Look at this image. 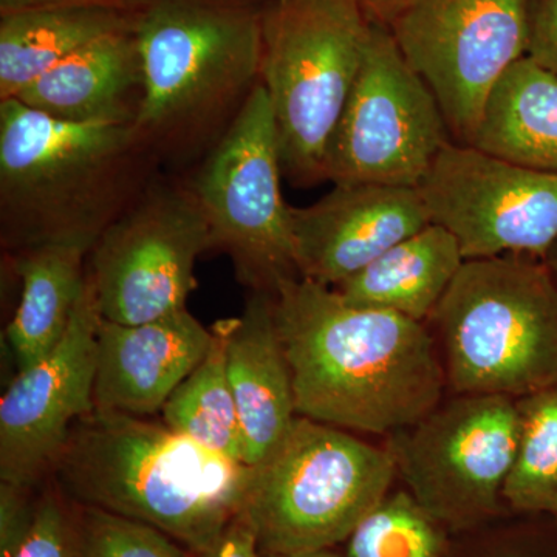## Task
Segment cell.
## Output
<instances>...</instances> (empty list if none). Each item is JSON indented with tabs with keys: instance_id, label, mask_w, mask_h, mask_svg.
Wrapping results in <instances>:
<instances>
[{
	"instance_id": "obj_1",
	"label": "cell",
	"mask_w": 557,
	"mask_h": 557,
	"mask_svg": "<svg viewBox=\"0 0 557 557\" xmlns=\"http://www.w3.org/2000/svg\"><path fill=\"white\" fill-rule=\"evenodd\" d=\"M273 299L299 417L388 437L443 401L448 381L426 322L357 306L304 277Z\"/></svg>"
},
{
	"instance_id": "obj_2",
	"label": "cell",
	"mask_w": 557,
	"mask_h": 557,
	"mask_svg": "<svg viewBox=\"0 0 557 557\" xmlns=\"http://www.w3.org/2000/svg\"><path fill=\"white\" fill-rule=\"evenodd\" d=\"M161 172L134 123H69L0 101V245L91 249Z\"/></svg>"
},
{
	"instance_id": "obj_3",
	"label": "cell",
	"mask_w": 557,
	"mask_h": 557,
	"mask_svg": "<svg viewBox=\"0 0 557 557\" xmlns=\"http://www.w3.org/2000/svg\"><path fill=\"white\" fill-rule=\"evenodd\" d=\"M270 0H146L135 20L145 94L134 126L161 168L189 174L258 89Z\"/></svg>"
},
{
	"instance_id": "obj_4",
	"label": "cell",
	"mask_w": 557,
	"mask_h": 557,
	"mask_svg": "<svg viewBox=\"0 0 557 557\" xmlns=\"http://www.w3.org/2000/svg\"><path fill=\"white\" fill-rule=\"evenodd\" d=\"M54 474L83 507L148 523L190 553L242 511L251 468L164 423L94 410L70 431Z\"/></svg>"
},
{
	"instance_id": "obj_5",
	"label": "cell",
	"mask_w": 557,
	"mask_h": 557,
	"mask_svg": "<svg viewBox=\"0 0 557 557\" xmlns=\"http://www.w3.org/2000/svg\"><path fill=\"white\" fill-rule=\"evenodd\" d=\"M431 322L454 394L522 398L557 386V281L547 260H465Z\"/></svg>"
},
{
	"instance_id": "obj_6",
	"label": "cell",
	"mask_w": 557,
	"mask_h": 557,
	"mask_svg": "<svg viewBox=\"0 0 557 557\" xmlns=\"http://www.w3.org/2000/svg\"><path fill=\"white\" fill-rule=\"evenodd\" d=\"M372 22L358 0H270L262 76L282 174L295 188L327 182L332 139L358 78Z\"/></svg>"
},
{
	"instance_id": "obj_7",
	"label": "cell",
	"mask_w": 557,
	"mask_h": 557,
	"mask_svg": "<svg viewBox=\"0 0 557 557\" xmlns=\"http://www.w3.org/2000/svg\"><path fill=\"white\" fill-rule=\"evenodd\" d=\"M397 478L387 445L298 416L276 450L251 468L242 511L260 553L332 548L379 507Z\"/></svg>"
},
{
	"instance_id": "obj_8",
	"label": "cell",
	"mask_w": 557,
	"mask_h": 557,
	"mask_svg": "<svg viewBox=\"0 0 557 557\" xmlns=\"http://www.w3.org/2000/svg\"><path fill=\"white\" fill-rule=\"evenodd\" d=\"M188 175L214 249L230 256L240 284L274 296L300 277L292 207L282 194L276 127L262 83L218 146Z\"/></svg>"
},
{
	"instance_id": "obj_9",
	"label": "cell",
	"mask_w": 557,
	"mask_h": 557,
	"mask_svg": "<svg viewBox=\"0 0 557 557\" xmlns=\"http://www.w3.org/2000/svg\"><path fill=\"white\" fill-rule=\"evenodd\" d=\"M208 249L211 230L189 175L161 172L91 248L87 271L102 319L145 324L185 310Z\"/></svg>"
},
{
	"instance_id": "obj_10",
	"label": "cell",
	"mask_w": 557,
	"mask_h": 557,
	"mask_svg": "<svg viewBox=\"0 0 557 557\" xmlns=\"http://www.w3.org/2000/svg\"><path fill=\"white\" fill-rule=\"evenodd\" d=\"M518 438L515 398L456 394L386 445L421 508L437 523L467 528L497 511Z\"/></svg>"
},
{
	"instance_id": "obj_11",
	"label": "cell",
	"mask_w": 557,
	"mask_h": 557,
	"mask_svg": "<svg viewBox=\"0 0 557 557\" xmlns=\"http://www.w3.org/2000/svg\"><path fill=\"white\" fill-rule=\"evenodd\" d=\"M450 141L453 135L428 84L405 60L391 32L372 25L358 78L330 145L327 182L420 188Z\"/></svg>"
},
{
	"instance_id": "obj_12",
	"label": "cell",
	"mask_w": 557,
	"mask_h": 557,
	"mask_svg": "<svg viewBox=\"0 0 557 557\" xmlns=\"http://www.w3.org/2000/svg\"><path fill=\"white\" fill-rule=\"evenodd\" d=\"M528 10L530 0H409L387 28L454 141L471 145L491 91L527 57Z\"/></svg>"
},
{
	"instance_id": "obj_13",
	"label": "cell",
	"mask_w": 557,
	"mask_h": 557,
	"mask_svg": "<svg viewBox=\"0 0 557 557\" xmlns=\"http://www.w3.org/2000/svg\"><path fill=\"white\" fill-rule=\"evenodd\" d=\"M431 220L457 237L465 260L545 259L557 244V174L450 141L420 185Z\"/></svg>"
},
{
	"instance_id": "obj_14",
	"label": "cell",
	"mask_w": 557,
	"mask_h": 557,
	"mask_svg": "<svg viewBox=\"0 0 557 557\" xmlns=\"http://www.w3.org/2000/svg\"><path fill=\"white\" fill-rule=\"evenodd\" d=\"M102 317L89 271L64 336L17 372L0 399V480L32 487L49 471L73 426L95 410Z\"/></svg>"
},
{
	"instance_id": "obj_15",
	"label": "cell",
	"mask_w": 557,
	"mask_h": 557,
	"mask_svg": "<svg viewBox=\"0 0 557 557\" xmlns=\"http://www.w3.org/2000/svg\"><path fill=\"white\" fill-rule=\"evenodd\" d=\"M432 223L420 188L344 183L292 207L300 277L335 288Z\"/></svg>"
},
{
	"instance_id": "obj_16",
	"label": "cell",
	"mask_w": 557,
	"mask_h": 557,
	"mask_svg": "<svg viewBox=\"0 0 557 557\" xmlns=\"http://www.w3.org/2000/svg\"><path fill=\"white\" fill-rule=\"evenodd\" d=\"M211 341L212 330L188 309L145 324L124 325L102 319L95 410L156 416L199 366Z\"/></svg>"
},
{
	"instance_id": "obj_17",
	"label": "cell",
	"mask_w": 557,
	"mask_h": 557,
	"mask_svg": "<svg viewBox=\"0 0 557 557\" xmlns=\"http://www.w3.org/2000/svg\"><path fill=\"white\" fill-rule=\"evenodd\" d=\"M226 370L239 416L244 465L256 468L287 437L298 417L273 296L251 292L244 311L233 318Z\"/></svg>"
},
{
	"instance_id": "obj_18",
	"label": "cell",
	"mask_w": 557,
	"mask_h": 557,
	"mask_svg": "<svg viewBox=\"0 0 557 557\" xmlns=\"http://www.w3.org/2000/svg\"><path fill=\"white\" fill-rule=\"evenodd\" d=\"M134 28L91 40L13 100L69 123H135L145 78Z\"/></svg>"
},
{
	"instance_id": "obj_19",
	"label": "cell",
	"mask_w": 557,
	"mask_h": 557,
	"mask_svg": "<svg viewBox=\"0 0 557 557\" xmlns=\"http://www.w3.org/2000/svg\"><path fill=\"white\" fill-rule=\"evenodd\" d=\"M463 263L457 237L432 222L335 289L348 302L428 324Z\"/></svg>"
},
{
	"instance_id": "obj_20",
	"label": "cell",
	"mask_w": 557,
	"mask_h": 557,
	"mask_svg": "<svg viewBox=\"0 0 557 557\" xmlns=\"http://www.w3.org/2000/svg\"><path fill=\"white\" fill-rule=\"evenodd\" d=\"M469 146L557 174V76L531 58L516 62L491 91Z\"/></svg>"
},
{
	"instance_id": "obj_21",
	"label": "cell",
	"mask_w": 557,
	"mask_h": 557,
	"mask_svg": "<svg viewBox=\"0 0 557 557\" xmlns=\"http://www.w3.org/2000/svg\"><path fill=\"white\" fill-rule=\"evenodd\" d=\"M91 249L83 245H40L17 255L20 306L7 329L17 372L32 368L64 336L86 281Z\"/></svg>"
},
{
	"instance_id": "obj_22",
	"label": "cell",
	"mask_w": 557,
	"mask_h": 557,
	"mask_svg": "<svg viewBox=\"0 0 557 557\" xmlns=\"http://www.w3.org/2000/svg\"><path fill=\"white\" fill-rule=\"evenodd\" d=\"M138 13L104 7H53L0 14V101L91 40L134 28Z\"/></svg>"
},
{
	"instance_id": "obj_23",
	"label": "cell",
	"mask_w": 557,
	"mask_h": 557,
	"mask_svg": "<svg viewBox=\"0 0 557 557\" xmlns=\"http://www.w3.org/2000/svg\"><path fill=\"white\" fill-rule=\"evenodd\" d=\"M233 318L212 324L207 355L161 410L163 423L205 448L244 463V440L231 391L226 351Z\"/></svg>"
},
{
	"instance_id": "obj_24",
	"label": "cell",
	"mask_w": 557,
	"mask_h": 557,
	"mask_svg": "<svg viewBox=\"0 0 557 557\" xmlns=\"http://www.w3.org/2000/svg\"><path fill=\"white\" fill-rule=\"evenodd\" d=\"M519 438L504 498L518 511H544L557 490V386L516 399Z\"/></svg>"
},
{
	"instance_id": "obj_25",
	"label": "cell",
	"mask_w": 557,
	"mask_h": 557,
	"mask_svg": "<svg viewBox=\"0 0 557 557\" xmlns=\"http://www.w3.org/2000/svg\"><path fill=\"white\" fill-rule=\"evenodd\" d=\"M437 522L409 491L388 494L348 537V557H440Z\"/></svg>"
},
{
	"instance_id": "obj_26",
	"label": "cell",
	"mask_w": 557,
	"mask_h": 557,
	"mask_svg": "<svg viewBox=\"0 0 557 557\" xmlns=\"http://www.w3.org/2000/svg\"><path fill=\"white\" fill-rule=\"evenodd\" d=\"M81 557H189L178 542L138 520L83 507L76 520Z\"/></svg>"
},
{
	"instance_id": "obj_27",
	"label": "cell",
	"mask_w": 557,
	"mask_h": 557,
	"mask_svg": "<svg viewBox=\"0 0 557 557\" xmlns=\"http://www.w3.org/2000/svg\"><path fill=\"white\" fill-rule=\"evenodd\" d=\"M13 557H81L78 525L58 494L40 498L30 536Z\"/></svg>"
},
{
	"instance_id": "obj_28",
	"label": "cell",
	"mask_w": 557,
	"mask_h": 557,
	"mask_svg": "<svg viewBox=\"0 0 557 557\" xmlns=\"http://www.w3.org/2000/svg\"><path fill=\"white\" fill-rule=\"evenodd\" d=\"M32 487L0 480V557H13L30 536L38 516Z\"/></svg>"
},
{
	"instance_id": "obj_29",
	"label": "cell",
	"mask_w": 557,
	"mask_h": 557,
	"mask_svg": "<svg viewBox=\"0 0 557 557\" xmlns=\"http://www.w3.org/2000/svg\"><path fill=\"white\" fill-rule=\"evenodd\" d=\"M528 58L557 76V0H530Z\"/></svg>"
},
{
	"instance_id": "obj_30",
	"label": "cell",
	"mask_w": 557,
	"mask_h": 557,
	"mask_svg": "<svg viewBox=\"0 0 557 557\" xmlns=\"http://www.w3.org/2000/svg\"><path fill=\"white\" fill-rule=\"evenodd\" d=\"M189 557H260L258 539L245 512L231 520L211 547L190 553Z\"/></svg>"
},
{
	"instance_id": "obj_31",
	"label": "cell",
	"mask_w": 557,
	"mask_h": 557,
	"mask_svg": "<svg viewBox=\"0 0 557 557\" xmlns=\"http://www.w3.org/2000/svg\"><path fill=\"white\" fill-rule=\"evenodd\" d=\"M146 0H0V14L16 13V11L53 9V7H104L138 13L145 7Z\"/></svg>"
},
{
	"instance_id": "obj_32",
	"label": "cell",
	"mask_w": 557,
	"mask_h": 557,
	"mask_svg": "<svg viewBox=\"0 0 557 557\" xmlns=\"http://www.w3.org/2000/svg\"><path fill=\"white\" fill-rule=\"evenodd\" d=\"M408 2L409 0H358L369 21L384 28L391 27Z\"/></svg>"
},
{
	"instance_id": "obj_33",
	"label": "cell",
	"mask_w": 557,
	"mask_h": 557,
	"mask_svg": "<svg viewBox=\"0 0 557 557\" xmlns=\"http://www.w3.org/2000/svg\"><path fill=\"white\" fill-rule=\"evenodd\" d=\"M260 557H343L336 553L330 552V548L311 549V552L288 553V555H278V553H260Z\"/></svg>"
},
{
	"instance_id": "obj_34",
	"label": "cell",
	"mask_w": 557,
	"mask_h": 557,
	"mask_svg": "<svg viewBox=\"0 0 557 557\" xmlns=\"http://www.w3.org/2000/svg\"><path fill=\"white\" fill-rule=\"evenodd\" d=\"M547 260L549 270L553 271V274H555L556 281H557V244L555 247L552 248V251L548 252Z\"/></svg>"
},
{
	"instance_id": "obj_35",
	"label": "cell",
	"mask_w": 557,
	"mask_h": 557,
	"mask_svg": "<svg viewBox=\"0 0 557 557\" xmlns=\"http://www.w3.org/2000/svg\"><path fill=\"white\" fill-rule=\"evenodd\" d=\"M549 511L556 512L557 515V490L555 497H553L552 507H549Z\"/></svg>"
}]
</instances>
